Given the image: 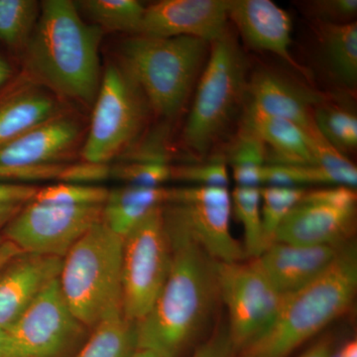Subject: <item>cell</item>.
<instances>
[{
	"mask_svg": "<svg viewBox=\"0 0 357 357\" xmlns=\"http://www.w3.org/2000/svg\"><path fill=\"white\" fill-rule=\"evenodd\" d=\"M11 76H13V69L10 65L0 56V86H3Z\"/></svg>",
	"mask_w": 357,
	"mask_h": 357,
	"instance_id": "44",
	"label": "cell"
},
{
	"mask_svg": "<svg viewBox=\"0 0 357 357\" xmlns=\"http://www.w3.org/2000/svg\"><path fill=\"white\" fill-rule=\"evenodd\" d=\"M123 237L96 223L63 258L59 276L70 309L86 328L122 312ZM123 314V312H122Z\"/></svg>",
	"mask_w": 357,
	"mask_h": 357,
	"instance_id": "4",
	"label": "cell"
},
{
	"mask_svg": "<svg viewBox=\"0 0 357 357\" xmlns=\"http://www.w3.org/2000/svg\"><path fill=\"white\" fill-rule=\"evenodd\" d=\"M266 155L263 141L243 124L229 152L234 178L238 187H260Z\"/></svg>",
	"mask_w": 357,
	"mask_h": 357,
	"instance_id": "26",
	"label": "cell"
},
{
	"mask_svg": "<svg viewBox=\"0 0 357 357\" xmlns=\"http://www.w3.org/2000/svg\"><path fill=\"white\" fill-rule=\"evenodd\" d=\"M260 187H238L231 196V208L243 225L246 258L255 259L267 248L263 234Z\"/></svg>",
	"mask_w": 357,
	"mask_h": 357,
	"instance_id": "27",
	"label": "cell"
},
{
	"mask_svg": "<svg viewBox=\"0 0 357 357\" xmlns=\"http://www.w3.org/2000/svg\"><path fill=\"white\" fill-rule=\"evenodd\" d=\"M333 354L335 351H333L332 342L326 338L312 345L300 357H333Z\"/></svg>",
	"mask_w": 357,
	"mask_h": 357,
	"instance_id": "40",
	"label": "cell"
},
{
	"mask_svg": "<svg viewBox=\"0 0 357 357\" xmlns=\"http://www.w3.org/2000/svg\"><path fill=\"white\" fill-rule=\"evenodd\" d=\"M59 114V103L48 89L21 77L0 96V145Z\"/></svg>",
	"mask_w": 357,
	"mask_h": 357,
	"instance_id": "20",
	"label": "cell"
},
{
	"mask_svg": "<svg viewBox=\"0 0 357 357\" xmlns=\"http://www.w3.org/2000/svg\"><path fill=\"white\" fill-rule=\"evenodd\" d=\"M171 178L194 183L199 187H223L229 184V171L223 161L198 165L171 166Z\"/></svg>",
	"mask_w": 357,
	"mask_h": 357,
	"instance_id": "33",
	"label": "cell"
},
{
	"mask_svg": "<svg viewBox=\"0 0 357 357\" xmlns=\"http://www.w3.org/2000/svg\"><path fill=\"white\" fill-rule=\"evenodd\" d=\"M63 258L20 252L0 270V328L9 331L52 281Z\"/></svg>",
	"mask_w": 357,
	"mask_h": 357,
	"instance_id": "16",
	"label": "cell"
},
{
	"mask_svg": "<svg viewBox=\"0 0 357 357\" xmlns=\"http://www.w3.org/2000/svg\"><path fill=\"white\" fill-rule=\"evenodd\" d=\"M93 330L75 357H132L137 351L136 324L122 312L102 319Z\"/></svg>",
	"mask_w": 357,
	"mask_h": 357,
	"instance_id": "24",
	"label": "cell"
},
{
	"mask_svg": "<svg viewBox=\"0 0 357 357\" xmlns=\"http://www.w3.org/2000/svg\"><path fill=\"white\" fill-rule=\"evenodd\" d=\"M210 45V57L183 130L185 146L199 156L210 151L229 126L248 84V61L234 35L227 30Z\"/></svg>",
	"mask_w": 357,
	"mask_h": 357,
	"instance_id": "6",
	"label": "cell"
},
{
	"mask_svg": "<svg viewBox=\"0 0 357 357\" xmlns=\"http://www.w3.org/2000/svg\"><path fill=\"white\" fill-rule=\"evenodd\" d=\"M63 164L39 167H10L0 165V183L28 184L37 181L57 180Z\"/></svg>",
	"mask_w": 357,
	"mask_h": 357,
	"instance_id": "36",
	"label": "cell"
},
{
	"mask_svg": "<svg viewBox=\"0 0 357 357\" xmlns=\"http://www.w3.org/2000/svg\"><path fill=\"white\" fill-rule=\"evenodd\" d=\"M356 288V246L347 241L325 274L285 296L273 323L237 357H288L349 309Z\"/></svg>",
	"mask_w": 357,
	"mask_h": 357,
	"instance_id": "3",
	"label": "cell"
},
{
	"mask_svg": "<svg viewBox=\"0 0 357 357\" xmlns=\"http://www.w3.org/2000/svg\"><path fill=\"white\" fill-rule=\"evenodd\" d=\"M91 24L103 31L126 32L139 35L145 7L137 0H82L75 2Z\"/></svg>",
	"mask_w": 357,
	"mask_h": 357,
	"instance_id": "25",
	"label": "cell"
},
{
	"mask_svg": "<svg viewBox=\"0 0 357 357\" xmlns=\"http://www.w3.org/2000/svg\"><path fill=\"white\" fill-rule=\"evenodd\" d=\"M3 237L2 236H0V244H1L2 241H3Z\"/></svg>",
	"mask_w": 357,
	"mask_h": 357,
	"instance_id": "46",
	"label": "cell"
},
{
	"mask_svg": "<svg viewBox=\"0 0 357 357\" xmlns=\"http://www.w3.org/2000/svg\"><path fill=\"white\" fill-rule=\"evenodd\" d=\"M319 37L331 72L344 86L357 83V23L332 24L319 22Z\"/></svg>",
	"mask_w": 357,
	"mask_h": 357,
	"instance_id": "23",
	"label": "cell"
},
{
	"mask_svg": "<svg viewBox=\"0 0 357 357\" xmlns=\"http://www.w3.org/2000/svg\"><path fill=\"white\" fill-rule=\"evenodd\" d=\"M24 204H0V229H3L7 223L22 208Z\"/></svg>",
	"mask_w": 357,
	"mask_h": 357,
	"instance_id": "42",
	"label": "cell"
},
{
	"mask_svg": "<svg viewBox=\"0 0 357 357\" xmlns=\"http://www.w3.org/2000/svg\"><path fill=\"white\" fill-rule=\"evenodd\" d=\"M229 18L251 48L271 52L307 77L291 54L292 20L284 9L270 0H229Z\"/></svg>",
	"mask_w": 357,
	"mask_h": 357,
	"instance_id": "17",
	"label": "cell"
},
{
	"mask_svg": "<svg viewBox=\"0 0 357 357\" xmlns=\"http://www.w3.org/2000/svg\"><path fill=\"white\" fill-rule=\"evenodd\" d=\"M86 326L52 281L8 331L22 357H64L83 337Z\"/></svg>",
	"mask_w": 357,
	"mask_h": 357,
	"instance_id": "13",
	"label": "cell"
},
{
	"mask_svg": "<svg viewBox=\"0 0 357 357\" xmlns=\"http://www.w3.org/2000/svg\"><path fill=\"white\" fill-rule=\"evenodd\" d=\"M356 189L332 185L305 192L284 218L274 241L297 245H337L347 243L354 229Z\"/></svg>",
	"mask_w": 357,
	"mask_h": 357,
	"instance_id": "11",
	"label": "cell"
},
{
	"mask_svg": "<svg viewBox=\"0 0 357 357\" xmlns=\"http://www.w3.org/2000/svg\"><path fill=\"white\" fill-rule=\"evenodd\" d=\"M190 357H237V349L230 340L229 332L223 331L199 345Z\"/></svg>",
	"mask_w": 357,
	"mask_h": 357,
	"instance_id": "37",
	"label": "cell"
},
{
	"mask_svg": "<svg viewBox=\"0 0 357 357\" xmlns=\"http://www.w3.org/2000/svg\"><path fill=\"white\" fill-rule=\"evenodd\" d=\"M102 29L84 22L70 0H46L24 49L27 76L86 107L100 89Z\"/></svg>",
	"mask_w": 357,
	"mask_h": 357,
	"instance_id": "2",
	"label": "cell"
},
{
	"mask_svg": "<svg viewBox=\"0 0 357 357\" xmlns=\"http://www.w3.org/2000/svg\"><path fill=\"white\" fill-rule=\"evenodd\" d=\"M0 357H22L8 331L0 328Z\"/></svg>",
	"mask_w": 357,
	"mask_h": 357,
	"instance_id": "39",
	"label": "cell"
},
{
	"mask_svg": "<svg viewBox=\"0 0 357 357\" xmlns=\"http://www.w3.org/2000/svg\"><path fill=\"white\" fill-rule=\"evenodd\" d=\"M112 178L137 187H163L171 178V166L164 161H128L112 166Z\"/></svg>",
	"mask_w": 357,
	"mask_h": 357,
	"instance_id": "32",
	"label": "cell"
},
{
	"mask_svg": "<svg viewBox=\"0 0 357 357\" xmlns=\"http://www.w3.org/2000/svg\"><path fill=\"white\" fill-rule=\"evenodd\" d=\"M317 129L326 142L345 155L357 146V117L354 112L321 103L314 110Z\"/></svg>",
	"mask_w": 357,
	"mask_h": 357,
	"instance_id": "29",
	"label": "cell"
},
{
	"mask_svg": "<svg viewBox=\"0 0 357 357\" xmlns=\"http://www.w3.org/2000/svg\"><path fill=\"white\" fill-rule=\"evenodd\" d=\"M259 191L263 234L268 246L273 243L275 234L281 222L294 206L299 203L306 190L302 187L265 185L260 187Z\"/></svg>",
	"mask_w": 357,
	"mask_h": 357,
	"instance_id": "30",
	"label": "cell"
},
{
	"mask_svg": "<svg viewBox=\"0 0 357 357\" xmlns=\"http://www.w3.org/2000/svg\"><path fill=\"white\" fill-rule=\"evenodd\" d=\"M170 189L126 185L109 191L102 222L117 236L126 234L154 210L168 204Z\"/></svg>",
	"mask_w": 357,
	"mask_h": 357,
	"instance_id": "22",
	"label": "cell"
},
{
	"mask_svg": "<svg viewBox=\"0 0 357 357\" xmlns=\"http://www.w3.org/2000/svg\"><path fill=\"white\" fill-rule=\"evenodd\" d=\"M102 206L30 201L7 223L2 237L22 252L64 258L82 236L102 222Z\"/></svg>",
	"mask_w": 357,
	"mask_h": 357,
	"instance_id": "10",
	"label": "cell"
},
{
	"mask_svg": "<svg viewBox=\"0 0 357 357\" xmlns=\"http://www.w3.org/2000/svg\"><path fill=\"white\" fill-rule=\"evenodd\" d=\"M40 14L34 0H0V41L15 50H24Z\"/></svg>",
	"mask_w": 357,
	"mask_h": 357,
	"instance_id": "28",
	"label": "cell"
},
{
	"mask_svg": "<svg viewBox=\"0 0 357 357\" xmlns=\"http://www.w3.org/2000/svg\"><path fill=\"white\" fill-rule=\"evenodd\" d=\"M168 204L167 210L213 260L230 263L246 259L243 244L230 231L231 196L227 188L170 189Z\"/></svg>",
	"mask_w": 357,
	"mask_h": 357,
	"instance_id": "12",
	"label": "cell"
},
{
	"mask_svg": "<svg viewBox=\"0 0 357 357\" xmlns=\"http://www.w3.org/2000/svg\"><path fill=\"white\" fill-rule=\"evenodd\" d=\"M171 260L163 206H160L123 238L122 312L131 323H139L151 311L168 277Z\"/></svg>",
	"mask_w": 357,
	"mask_h": 357,
	"instance_id": "8",
	"label": "cell"
},
{
	"mask_svg": "<svg viewBox=\"0 0 357 357\" xmlns=\"http://www.w3.org/2000/svg\"><path fill=\"white\" fill-rule=\"evenodd\" d=\"M218 295L229 310L230 340L237 352L273 323L285 296L250 262L215 261Z\"/></svg>",
	"mask_w": 357,
	"mask_h": 357,
	"instance_id": "9",
	"label": "cell"
},
{
	"mask_svg": "<svg viewBox=\"0 0 357 357\" xmlns=\"http://www.w3.org/2000/svg\"><path fill=\"white\" fill-rule=\"evenodd\" d=\"M243 124L264 143L268 165L317 166L311 139L299 126L246 107Z\"/></svg>",
	"mask_w": 357,
	"mask_h": 357,
	"instance_id": "21",
	"label": "cell"
},
{
	"mask_svg": "<svg viewBox=\"0 0 357 357\" xmlns=\"http://www.w3.org/2000/svg\"><path fill=\"white\" fill-rule=\"evenodd\" d=\"M229 20V0H162L145 7L139 35L211 44L227 33Z\"/></svg>",
	"mask_w": 357,
	"mask_h": 357,
	"instance_id": "14",
	"label": "cell"
},
{
	"mask_svg": "<svg viewBox=\"0 0 357 357\" xmlns=\"http://www.w3.org/2000/svg\"><path fill=\"white\" fill-rule=\"evenodd\" d=\"M208 42L192 37L136 35L121 45V64L160 116H175L206 60Z\"/></svg>",
	"mask_w": 357,
	"mask_h": 357,
	"instance_id": "5",
	"label": "cell"
},
{
	"mask_svg": "<svg viewBox=\"0 0 357 357\" xmlns=\"http://www.w3.org/2000/svg\"><path fill=\"white\" fill-rule=\"evenodd\" d=\"M170 271L156 302L136 324L137 349L178 357L206 325L218 296L215 260L163 206Z\"/></svg>",
	"mask_w": 357,
	"mask_h": 357,
	"instance_id": "1",
	"label": "cell"
},
{
	"mask_svg": "<svg viewBox=\"0 0 357 357\" xmlns=\"http://www.w3.org/2000/svg\"><path fill=\"white\" fill-rule=\"evenodd\" d=\"M109 190L96 185L60 183L38 189L32 201L66 206H102Z\"/></svg>",
	"mask_w": 357,
	"mask_h": 357,
	"instance_id": "31",
	"label": "cell"
},
{
	"mask_svg": "<svg viewBox=\"0 0 357 357\" xmlns=\"http://www.w3.org/2000/svg\"><path fill=\"white\" fill-rule=\"evenodd\" d=\"M79 122L59 114L0 145V165L39 167L58 163L76 145Z\"/></svg>",
	"mask_w": 357,
	"mask_h": 357,
	"instance_id": "19",
	"label": "cell"
},
{
	"mask_svg": "<svg viewBox=\"0 0 357 357\" xmlns=\"http://www.w3.org/2000/svg\"><path fill=\"white\" fill-rule=\"evenodd\" d=\"M148 103L121 63L107 66L93 103L84 161L105 163L130 148L145 126Z\"/></svg>",
	"mask_w": 357,
	"mask_h": 357,
	"instance_id": "7",
	"label": "cell"
},
{
	"mask_svg": "<svg viewBox=\"0 0 357 357\" xmlns=\"http://www.w3.org/2000/svg\"><path fill=\"white\" fill-rule=\"evenodd\" d=\"M344 243L297 245L273 241L253 260L277 290L288 296L307 287L325 274L337 260Z\"/></svg>",
	"mask_w": 357,
	"mask_h": 357,
	"instance_id": "15",
	"label": "cell"
},
{
	"mask_svg": "<svg viewBox=\"0 0 357 357\" xmlns=\"http://www.w3.org/2000/svg\"><path fill=\"white\" fill-rule=\"evenodd\" d=\"M112 178V166L105 163H83L63 166L57 178L61 183L77 185H95Z\"/></svg>",
	"mask_w": 357,
	"mask_h": 357,
	"instance_id": "35",
	"label": "cell"
},
{
	"mask_svg": "<svg viewBox=\"0 0 357 357\" xmlns=\"http://www.w3.org/2000/svg\"><path fill=\"white\" fill-rule=\"evenodd\" d=\"M132 357H161V356H159L158 354H155V352H153V351H148V349H137V351L134 352Z\"/></svg>",
	"mask_w": 357,
	"mask_h": 357,
	"instance_id": "45",
	"label": "cell"
},
{
	"mask_svg": "<svg viewBox=\"0 0 357 357\" xmlns=\"http://www.w3.org/2000/svg\"><path fill=\"white\" fill-rule=\"evenodd\" d=\"M38 188L20 183H0V204H25L34 198Z\"/></svg>",
	"mask_w": 357,
	"mask_h": 357,
	"instance_id": "38",
	"label": "cell"
},
{
	"mask_svg": "<svg viewBox=\"0 0 357 357\" xmlns=\"http://www.w3.org/2000/svg\"><path fill=\"white\" fill-rule=\"evenodd\" d=\"M333 357H357V342L352 340L347 342L337 352L333 354Z\"/></svg>",
	"mask_w": 357,
	"mask_h": 357,
	"instance_id": "43",
	"label": "cell"
},
{
	"mask_svg": "<svg viewBox=\"0 0 357 357\" xmlns=\"http://www.w3.org/2000/svg\"><path fill=\"white\" fill-rule=\"evenodd\" d=\"M20 252H22V251L16 248L13 243L3 239V241L0 244V270Z\"/></svg>",
	"mask_w": 357,
	"mask_h": 357,
	"instance_id": "41",
	"label": "cell"
},
{
	"mask_svg": "<svg viewBox=\"0 0 357 357\" xmlns=\"http://www.w3.org/2000/svg\"><path fill=\"white\" fill-rule=\"evenodd\" d=\"M249 107L299 126L309 137L321 134L314 121V110L325 102L317 91L297 86L272 72L256 73L248 84Z\"/></svg>",
	"mask_w": 357,
	"mask_h": 357,
	"instance_id": "18",
	"label": "cell"
},
{
	"mask_svg": "<svg viewBox=\"0 0 357 357\" xmlns=\"http://www.w3.org/2000/svg\"><path fill=\"white\" fill-rule=\"evenodd\" d=\"M306 4L307 11L319 22L347 24L354 22L357 14L356 0H318Z\"/></svg>",
	"mask_w": 357,
	"mask_h": 357,
	"instance_id": "34",
	"label": "cell"
}]
</instances>
